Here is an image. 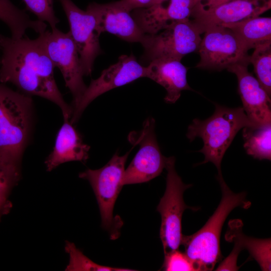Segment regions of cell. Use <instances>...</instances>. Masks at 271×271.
<instances>
[{
	"label": "cell",
	"mask_w": 271,
	"mask_h": 271,
	"mask_svg": "<svg viewBox=\"0 0 271 271\" xmlns=\"http://www.w3.org/2000/svg\"><path fill=\"white\" fill-rule=\"evenodd\" d=\"M155 121L147 119L139 132L132 131L128 141L140 148L128 167L124 171L122 184L130 185L148 182L159 176L165 168L166 157L160 150L155 131Z\"/></svg>",
	"instance_id": "obj_9"
},
{
	"label": "cell",
	"mask_w": 271,
	"mask_h": 271,
	"mask_svg": "<svg viewBox=\"0 0 271 271\" xmlns=\"http://www.w3.org/2000/svg\"><path fill=\"white\" fill-rule=\"evenodd\" d=\"M217 179L221 190V199L217 208L204 225L190 235H183L181 245L185 253L194 263L197 270H212L221 260L220 238L223 224L229 213L235 208L247 209L251 202L246 193L233 192L224 181L222 173Z\"/></svg>",
	"instance_id": "obj_3"
},
{
	"label": "cell",
	"mask_w": 271,
	"mask_h": 271,
	"mask_svg": "<svg viewBox=\"0 0 271 271\" xmlns=\"http://www.w3.org/2000/svg\"><path fill=\"white\" fill-rule=\"evenodd\" d=\"M0 20L9 27L14 39L24 37L28 29L40 34L47 28L45 22L32 20L25 11L16 7L10 0H0Z\"/></svg>",
	"instance_id": "obj_21"
},
{
	"label": "cell",
	"mask_w": 271,
	"mask_h": 271,
	"mask_svg": "<svg viewBox=\"0 0 271 271\" xmlns=\"http://www.w3.org/2000/svg\"><path fill=\"white\" fill-rule=\"evenodd\" d=\"M162 269L166 271L197 270L194 263L187 254L178 249L165 254Z\"/></svg>",
	"instance_id": "obj_27"
},
{
	"label": "cell",
	"mask_w": 271,
	"mask_h": 271,
	"mask_svg": "<svg viewBox=\"0 0 271 271\" xmlns=\"http://www.w3.org/2000/svg\"><path fill=\"white\" fill-rule=\"evenodd\" d=\"M198 50L200 60L196 67L222 70L248 60L247 51L230 29L223 26L207 29Z\"/></svg>",
	"instance_id": "obj_10"
},
{
	"label": "cell",
	"mask_w": 271,
	"mask_h": 271,
	"mask_svg": "<svg viewBox=\"0 0 271 271\" xmlns=\"http://www.w3.org/2000/svg\"><path fill=\"white\" fill-rule=\"evenodd\" d=\"M249 60L236 63L227 70L235 74L243 108L254 124L271 123L270 97L248 70Z\"/></svg>",
	"instance_id": "obj_14"
},
{
	"label": "cell",
	"mask_w": 271,
	"mask_h": 271,
	"mask_svg": "<svg viewBox=\"0 0 271 271\" xmlns=\"http://www.w3.org/2000/svg\"><path fill=\"white\" fill-rule=\"evenodd\" d=\"M175 163L174 157H166V188L157 207L161 216L160 237L164 254L178 249L181 245L183 235L181 222L184 211L189 208L197 210L196 208L187 206L184 202V192L192 185L183 182L176 171Z\"/></svg>",
	"instance_id": "obj_6"
},
{
	"label": "cell",
	"mask_w": 271,
	"mask_h": 271,
	"mask_svg": "<svg viewBox=\"0 0 271 271\" xmlns=\"http://www.w3.org/2000/svg\"><path fill=\"white\" fill-rule=\"evenodd\" d=\"M270 8V1L260 4L254 0H233L212 8H205L200 2L194 9L191 17L203 33L212 27L259 16Z\"/></svg>",
	"instance_id": "obj_13"
},
{
	"label": "cell",
	"mask_w": 271,
	"mask_h": 271,
	"mask_svg": "<svg viewBox=\"0 0 271 271\" xmlns=\"http://www.w3.org/2000/svg\"><path fill=\"white\" fill-rule=\"evenodd\" d=\"M239 253L233 248L229 255L220 262L216 270H238L240 266L237 265V260Z\"/></svg>",
	"instance_id": "obj_28"
},
{
	"label": "cell",
	"mask_w": 271,
	"mask_h": 271,
	"mask_svg": "<svg viewBox=\"0 0 271 271\" xmlns=\"http://www.w3.org/2000/svg\"><path fill=\"white\" fill-rule=\"evenodd\" d=\"M19 179L0 163V208L7 214L12 207L9 199L10 194Z\"/></svg>",
	"instance_id": "obj_26"
},
{
	"label": "cell",
	"mask_w": 271,
	"mask_h": 271,
	"mask_svg": "<svg viewBox=\"0 0 271 271\" xmlns=\"http://www.w3.org/2000/svg\"><path fill=\"white\" fill-rule=\"evenodd\" d=\"M67 18L69 31L79 54L84 76L90 75L96 58L102 53L99 43L101 34L96 19L88 10L83 11L72 0H59Z\"/></svg>",
	"instance_id": "obj_11"
},
{
	"label": "cell",
	"mask_w": 271,
	"mask_h": 271,
	"mask_svg": "<svg viewBox=\"0 0 271 271\" xmlns=\"http://www.w3.org/2000/svg\"><path fill=\"white\" fill-rule=\"evenodd\" d=\"M243 223L240 219L228 222L226 240L237 244L241 250L247 249L262 270H270V238L258 239L246 236L242 232Z\"/></svg>",
	"instance_id": "obj_19"
},
{
	"label": "cell",
	"mask_w": 271,
	"mask_h": 271,
	"mask_svg": "<svg viewBox=\"0 0 271 271\" xmlns=\"http://www.w3.org/2000/svg\"><path fill=\"white\" fill-rule=\"evenodd\" d=\"M233 0H203L205 3H202L205 8H212L219 5L224 4Z\"/></svg>",
	"instance_id": "obj_30"
},
{
	"label": "cell",
	"mask_w": 271,
	"mask_h": 271,
	"mask_svg": "<svg viewBox=\"0 0 271 271\" xmlns=\"http://www.w3.org/2000/svg\"><path fill=\"white\" fill-rule=\"evenodd\" d=\"M187 68L181 61L159 59L149 62L145 67V77L162 86L166 90L165 102L175 103L183 90H193L187 80Z\"/></svg>",
	"instance_id": "obj_17"
},
{
	"label": "cell",
	"mask_w": 271,
	"mask_h": 271,
	"mask_svg": "<svg viewBox=\"0 0 271 271\" xmlns=\"http://www.w3.org/2000/svg\"><path fill=\"white\" fill-rule=\"evenodd\" d=\"M120 4L131 12L136 9L147 8L153 5V0H120Z\"/></svg>",
	"instance_id": "obj_29"
},
{
	"label": "cell",
	"mask_w": 271,
	"mask_h": 271,
	"mask_svg": "<svg viewBox=\"0 0 271 271\" xmlns=\"http://www.w3.org/2000/svg\"><path fill=\"white\" fill-rule=\"evenodd\" d=\"M249 62L253 65L257 79L269 97L271 95V40L254 48Z\"/></svg>",
	"instance_id": "obj_23"
},
{
	"label": "cell",
	"mask_w": 271,
	"mask_h": 271,
	"mask_svg": "<svg viewBox=\"0 0 271 271\" xmlns=\"http://www.w3.org/2000/svg\"><path fill=\"white\" fill-rule=\"evenodd\" d=\"M55 67L60 70L66 86L73 96V106L80 100L86 89L78 52L68 32L57 28L46 30L37 38Z\"/></svg>",
	"instance_id": "obj_8"
},
{
	"label": "cell",
	"mask_w": 271,
	"mask_h": 271,
	"mask_svg": "<svg viewBox=\"0 0 271 271\" xmlns=\"http://www.w3.org/2000/svg\"><path fill=\"white\" fill-rule=\"evenodd\" d=\"M201 34L190 19L172 23L156 34H145L141 43L144 58L149 62L159 59L181 61L184 56L198 51Z\"/></svg>",
	"instance_id": "obj_7"
},
{
	"label": "cell",
	"mask_w": 271,
	"mask_h": 271,
	"mask_svg": "<svg viewBox=\"0 0 271 271\" xmlns=\"http://www.w3.org/2000/svg\"><path fill=\"white\" fill-rule=\"evenodd\" d=\"M7 214L6 212L0 208V220L3 216Z\"/></svg>",
	"instance_id": "obj_32"
},
{
	"label": "cell",
	"mask_w": 271,
	"mask_h": 271,
	"mask_svg": "<svg viewBox=\"0 0 271 271\" xmlns=\"http://www.w3.org/2000/svg\"><path fill=\"white\" fill-rule=\"evenodd\" d=\"M0 82H10L28 95L47 99L70 119L72 108L65 101L57 85L52 62L38 38L19 39L0 35Z\"/></svg>",
	"instance_id": "obj_1"
},
{
	"label": "cell",
	"mask_w": 271,
	"mask_h": 271,
	"mask_svg": "<svg viewBox=\"0 0 271 271\" xmlns=\"http://www.w3.org/2000/svg\"><path fill=\"white\" fill-rule=\"evenodd\" d=\"M32 107L30 95L0 83V163L19 177L31 129Z\"/></svg>",
	"instance_id": "obj_2"
},
{
	"label": "cell",
	"mask_w": 271,
	"mask_h": 271,
	"mask_svg": "<svg viewBox=\"0 0 271 271\" xmlns=\"http://www.w3.org/2000/svg\"><path fill=\"white\" fill-rule=\"evenodd\" d=\"M231 30L248 51L271 40V18L253 17L220 25Z\"/></svg>",
	"instance_id": "obj_20"
},
{
	"label": "cell",
	"mask_w": 271,
	"mask_h": 271,
	"mask_svg": "<svg viewBox=\"0 0 271 271\" xmlns=\"http://www.w3.org/2000/svg\"><path fill=\"white\" fill-rule=\"evenodd\" d=\"M203 0H170L167 7L162 4L133 10L131 16L145 34H154L172 23L190 19L196 6Z\"/></svg>",
	"instance_id": "obj_16"
},
{
	"label": "cell",
	"mask_w": 271,
	"mask_h": 271,
	"mask_svg": "<svg viewBox=\"0 0 271 271\" xmlns=\"http://www.w3.org/2000/svg\"><path fill=\"white\" fill-rule=\"evenodd\" d=\"M129 152L123 156L115 153L103 167L88 169L79 177L90 183L98 204L103 229L107 231L111 239L117 238L122 222L120 217L113 215L114 206L123 186L122 180L124 166Z\"/></svg>",
	"instance_id": "obj_5"
},
{
	"label": "cell",
	"mask_w": 271,
	"mask_h": 271,
	"mask_svg": "<svg viewBox=\"0 0 271 271\" xmlns=\"http://www.w3.org/2000/svg\"><path fill=\"white\" fill-rule=\"evenodd\" d=\"M27 9L34 14L38 20L47 22L51 29L56 28L59 20L55 16L53 0H23Z\"/></svg>",
	"instance_id": "obj_25"
},
{
	"label": "cell",
	"mask_w": 271,
	"mask_h": 271,
	"mask_svg": "<svg viewBox=\"0 0 271 271\" xmlns=\"http://www.w3.org/2000/svg\"><path fill=\"white\" fill-rule=\"evenodd\" d=\"M215 106L214 112L209 118L192 120L186 136L191 142L197 137L202 139L203 146L198 152L204 155V160L200 164L212 163L219 174L223 157L238 131L257 124L248 118L243 107L230 108L218 104Z\"/></svg>",
	"instance_id": "obj_4"
},
{
	"label": "cell",
	"mask_w": 271,
	"mask_h": 271,
	"mask_svg": "<svg viewBox=\"0 0 271 271\" xmlns=\"http://www.w3.org/2000/svg\"><path fill=\"white\" fill-rule=\"evenodd\" d=\"M247 154L259 160L271 159V123L243 128Z\"/></svg>",
	"instance_id": "obj_22"
},
{
	"label": "cell",
	"mask_w": 271,
	"mask_h": 271,
	"mask_svg": "<svg viewBox=\"0 0 271 271\" xmlns=\"http://www.w3.org/2000/svg\"><path fill=\"white\" fill-rule=\"evenodd\" d=\"M254 1H257V2H266L270 1V0H254Z\"/></svg>",
	"instance_id": "obj_33"
},
{
	"label": "cell",
	"mask_w": 271,
	"mask_h": 271,
	"mask_svg": "<svg viewBox=\"0 0 271 271\" xmlns=\"http://www.w3.org/2000/svg\"><path fill=\"white\" fill-rule=\"evenodd\" d=\"M86 10L94 16L97 30L100 34L108 32L128 42H142L145 33L130 12L119 1L104 4L91 3Z\"/></svg>",
	"instance_id": "obj_15"
},
{
	"label": "cell",
	"mask_w": 271,
	"mask_h": 271,
	"mask_svg": "<svg viewBox=\"0 0 271 271\" xmlns=\"http://www.w3.org/2000/svg\"><path fill=\"white\" fill-rule=\"evenodd\" d=\"M65 250L69 254V261L66 271H131L128 268L113 267L100 265L93 262L71 242L66 241Z\"/></svg>",
	"instance_id": "obj_24"
},
{
	"label": "cell",
	"mask_w": 271,
	"mask_h": 271,
	"mask_svg": "<svg viewBox=\"0 0 271 271\" xmlns=\"http://www.w3.org/2000/svg\"><path fill=\"white\" fill-rule=\"evenodd\" d=\"M69 120L64 119L53 151L45 161L47 171L50 172L66 162L85 163L88 159L90 147L83 142L81 136Z\"/></svg>",
	"instance_id": "obj_18"
},
{
	"label": "cell",
	"mask_w": 271,
	"mask_h": 271,
	"mask_svg": "<svg viewBox=\"0 0 271 271\" xmlns=\"http://www.w3.org/2000/svg\"><path fill=\"white\" fill-rule=\"evenodd\" d=\"M145 67L138 62L133 54L120 56L118 61L103 70L98 78L91 80L79 102L72 107L71 123L77 121L87 106L98 96L145 77Z\"/></svg>",
	"instance_id": "obj_12"
},
{
	"label": "cell",
	"mask_w": 271,
	"mask_h": 271,
	"mask_svg": "<svg viewBox=\"0 0 271 271\" xmlns=\"http://www.w3.org/2000/svg\"><path fill=\"white\" fill-rule=\"evenodd\" d=\"M166 1L167 0H153V5L162 4L163 2H164Z\"/></svg>",
	"instance_id": "obj_31"
}]
</instances>
